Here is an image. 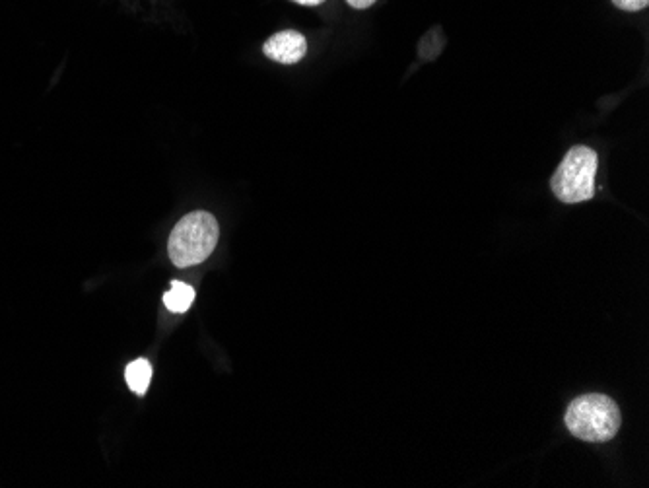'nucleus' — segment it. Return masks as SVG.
I'll return each instance as SVG.
<instances>
[{
  "label": "nucleus",
  "mask_w": 649,
  "mask_h": 488,
  "mask_svg": "<svg viewBox=\"0 0 649 488\" xmlns=\"http://www.w3.org/2000/svg\"><path fill=\"white\" fill-rule=\"evenodd\" d=\"M125 378H127V384L131 387V391H135L137 395L142 397L148 391V385H150V380H152V366H150V362L144 360V358H138L135 362H131L127 366Z\"/></svg>",
  "instance_id": "423d86ee"
},
{
  "label": "nucleus",
  "mask_w": 649,
  "mask_h": 488,
  "mask_svg": "<svg viewBox=\"0 0 649 488\" xmlns=\"http://www.w3.org/2000/svg\"><path fill=\"white\" fill-rule=\"evenodd\" d=\"M220 238L218 220L205 210L183 216L171 232L168 251L175 267H193L206 261Z\"/></svg>",
  "instance_id": "f257e3e1"
},
{
  "label": "nucleus",
  "mask_w": 649,
  "mask_h": 488,
  "mask_svg": "<svg viewBox=\"0 0 649 488\" xmlns=\"http://www.w3.org/2000/svg\"><path fill=\"white\" fill-rule=\"evenodd\" d=\"M597 154L587 146H574L550 179L552 193L566 205H576L593 199Z\"/></svg>",
  "instance_id": "7ed1b4c3"
},
{
  "label": "nucleus",
  "mask_w": 649,
  "mask_h": 488,
  "mask_svg": "<svg viewBox=\"0 0 649 488\" xmlns=\"http://www.w3.org/2000/svg\"><path fill=\"white\" fill-rule=\"evenodd\" d=\"M193 300H195V290L189 284L179 280L171 282V290L164 296V304L173 314H185L191 308Z\"/></svg>",
  "instance_id": "39448f33"
},
{
  "label": "nucleus",
  "mask_w": 649,
  "mask_h": 488,
  "mask_svg": "<svg viewBox=\"0 0 649 488\" xmlns=\"http://www.w3.org/2000/svg\"><path fill=\"white\" fill-rule=\"evenodd\" d=\"M263 53L274 63L296 65L306 57L308 41H306L304 35L300 34V32H294V30L278 32L271 39L265 41Z\"/></svg>",
  "instance_id": "20e7f679"
},
{
  "label": "nucleus",
  "mask_w": 649,
  "mask_h": 488,
  "mask_svg": "<svg viewBox=\"0 0 649 488\" xmlns=\"http://www.w3.org/2000/svg\"><path fill=\"white\" fill-rule=\"evenodd\" d=\"M613 4L624 12H638L648 8L649 0H613Z\"/></svg>",
  "instance_id": "0eeeda50"
},
{
  "label": "nucleus",
  "mask_w": 649,
  "mask_h": 488,
  "mask_svg": "<svg viewBox=\"0 0 649 488\" xmlns=\"http://www.w3.org/2000/svg\"><path fill=\"white\" fill-rule=\"evenodd\" d=\"M352 8H358V10H364V8H370V6H374V2L376 0H346Z\"/></svg>",
  "instance_id": "6e6552de"
},
{
  "label": "nucleus",
  "mask_w": 649,
  "mask_h": 488,
  "mask_svg": "<svg viewBox=\"0 0 649 488\" xmlns=\"http://www.w3.org/2000/svg\"><path fill=\"white\" fill-rule=\"evenodd\" d=\"M292 2H296V4H302V6H319L321 2H325V0H292Z\"/></svg>",
  "instance_id": "1a4fd4ad"
},
{
  "label": "nucleus",
  "mask_w": 649,
  "mask_h": 488,
  "mask_svg": "<svg viewBox=\"0 0 649 488\" xmlns=\"http://www.w3.org/2000/svg\"><path fill=\"white\" fill-rule=\"evenodd\" d=\"M620 411L603 393H587L574 399L566 413V426L583 442H609L620 428Z\"/></svg>",
  "instance_id": "f03ea898"
}]
</instances>
